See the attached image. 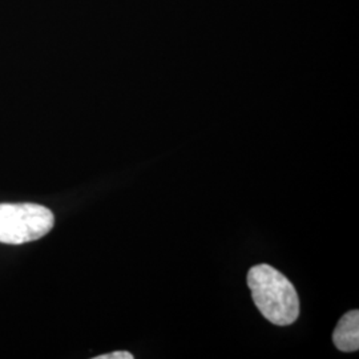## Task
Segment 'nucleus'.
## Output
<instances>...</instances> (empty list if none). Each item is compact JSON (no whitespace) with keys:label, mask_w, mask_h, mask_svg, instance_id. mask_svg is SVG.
I'll use <instances>...</instances> for the list:
<instances>
[{"label":"nucleus","mask_w":359,"mask_h":359,"mask_svg":"<svg viewBox=\"0 0 359 359\" xmlns=\"http://www.w3.org/2000/svg\"><path fill=\"white\" fill-rule=\"evenodd\" d=\"M253 301L268 321L287 326L299 316V298L293 283L283 273L266 264L256 265L248 273Z\"/></svg>","instance_id":"f257e3e1"},{"label":"nucleus","mask_w":359,"mask_h":359,"mask_svg":"<svg viewBox=\"0 0 359 359\" xmlns=\"http://www.w3.org/2000/svg\"><path fill=\"white\" fill-rule=\"evenodd\" d=\"M55 217L39 204H0V243L22 245L36 241L53 228Z\"/></svg>","instance_id":"f03ea898"},{"label":"nucleus","mask_w":359,"mask_h":359,"mask_svg":"<svg viewBox=\"0 0 359 359\" xmlns=\"http://www.w3.org/2000/svg\"><path fill=\"white\" fill-rule=\"evenodd\" d=\"M333 342L335 347L345 353H353L359 348V311L346 313L334 329Z\"/></svg>","instance_id":"7ed1b4c3"},{"label":"nucleus","mask_w":359,"mask_h":359,"mask_svg":"<svg viewBox=\"0 0 359 359\" xmlns=\"http://www.w3.org/2000/svg\"><path fill=\"white\" fill-rule=\"evenodd\" d=\"M133 354H130L128 351H115L111 354H103L99 357H95V359H133Z\"/></svg>","instance_id":"20e7f679"}]
</instances>
